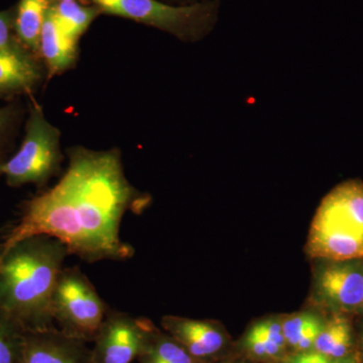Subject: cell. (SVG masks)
I'll return each mask as SVG.
<instances>
[{"mask_svg": "<svg viewBox=\"0 0 363 363\" xmlns=\"http://www.w3.org/2000/svg\"><path fill=\"white\" fill-rule=\"evenodd\" d=\"M149 203L124 175L118 150L75 147L69 150L68 169L59 183L23 203L20 220L0 250L45 234L87 262L128 260L135 248L121 240V221L126 212L138 213Z\"/></svg>", "mask_w": 363, "mask_h": 363, "instance_id": "6da1fadb", "label": "cell"}, {"mask_svg": "<svg viewBox=\"0 0 363 363\" xmlns=\"http://www.w3.org/2000/svg\"><path fill=\"white\" fill-rule=\"evenodd\" d=\"M70 255L62 241L45 234L0 250V308L26 331L55 327L52 293Z\"/></svg>", "mask_w": 363, "mask_h": 363, "instance_id": "7a4b0ae2", "label": "cell"}, {"mask_svg": "<svg viewBox=\"0 0 363 363\" xmlns=\"http://www.w3.org/2000/svg\"><path fill=\"white\" fill-rule=\"evenodd\" d=\"M313 259H363V182L344 181L318 207L307 240Z\"/></svg>", "mask_w": 363, "mask_h": 363, "instance_id": "3957f363", "label": "cell"}, {"mask_svg": "<svg viewBox=\"0 0 363 363\" xmlns=\"http://www.w3.org/2000/svg\"><path fill=\"white\" fill-rule=\"evenodd\" d=\"M100 11L130 18L171 33L183 42L206 38L216 26L220 0L174 6L159 0H86Z\"/></svg>", "mask_w": 363, "mask_h": 363, "instance_id": "277c9868", "label": "cell"}, {"mask_svg": "<svg viewBox=\"0 0 363 363\" xmlns=\"http://www.w3.org/2000/svg\"><path fill=\"white\" fill-rule=\"evenodd\" d=\"M52 316L59 330L93 342L111 308L78 267H63L52 297Z\"/></svg>", "mask_w": 363, "mask_h": 363, "instance_id": "5b68a950", "label": "cell"}, {"mask_svg": "<svg viewBox=\"0 0 363 363\" xmlns=\"http://www.w3.org/2000/svg\"><path fill=\"white\" fill-rule=\"evenodd\" d=\"M26 128L21 149L11 159L4 162L2 173L11 187L30 183L43 187L61 169L60 133L48 123L39 105L30 108Z\"/></svg>", "mask_w": 363, "mask_h": 363, "instance_id": "8992f818", "label": "cell"}, {"mask_svg": "<svg viewBox=\"0 0 363 363\" xmlns=\"http://www.w3.org/2000/svg\"><path fill=\"white\" fill-rule=\"evenodd\" d=\"M311 300L330 314H357L363 301V259H316Z\"/></svg>", "mask_w": 363, "mask_h": 363, "instance_id": "52a82bcc", "label": "cell"}, {"mask_svg": "<svg viewBox=\"0 0 363 363\" xmlns=\"http://www.w3.org/2000/svg\"><path fill=\"white\" fill-rule=\"evenodd\" d=\"M152 322L109 310L92 348L94 363H131L138 359Z\"/></svg>", "mask_w": 363, "mask_h": 363, "instance_id": "ba28073f", "label": "cell"}, {"mask_svg": "<svg viewBox=\"0 0 363 363\" xmlns=\"http://www.w3.org/2000/svg\"><path fill=\"white\" fill-rule=\"evenodd\" d=\"M166 331L198 362L208 363L225 350L228 337L223 327L211 320L167 315L161 320Z\"/></svg>", "mask_w": 363, "mask_h": 363, "instance_id": "9c48e42d", "label": "cell"}, {"mask_svg": "<svg viewBox=\"0 0 363 363\" xmlns=\"http://www.w3.org/2000/svg\"><path fill=\"white\" fill-rule=\"evenodd\" d=\"M21 363H94V359L87 342L52 327L26 331Z\"/></svg>", "mask_w": 363, "mask_h": 363, "instance_id": "30bf717a", "label": "cell"}, {"mask_svg": "<svg viewBox=\"0 0 363 363\" xmlns=\"http://www.w3.org/2000/svg\"><path fill=\"white\" fill-rule=\"evenodd\" d=\"M43 79V67L37 55L23 45L0 50V96L32 92Z\"/></svg>", "mask_w": 363, "mask_h": 363, "instance_id": "8fae6325", "label": "cell"}, {"mask_svg": "<svg viewBox=\"0 0 363 363\" xmlns=\"http://www.w3.org/2000/svg\"><path fill=\"white\" fill-rule=\"evenodd\" d=\"M78 40L62 28L51 6L43 26L39 50L51 75L74 66L78 56Z\"/></svg>", "mask_w": 363, "mask_h": 363, "instance_id": "7c38bea8", "label": "cell"}, {"mask_svg": "<svg viewBox=\"0 0 363 363\" xmlns=\"http://www.w3.org/2000/svg\"><path fill=\"white\" fill-rule=\"evenodd\" d=\"M51 0H21L14 13V33L28 51L39 55L40 33Z\"/></svg>", "mask_w": 363, "mask_h": 363, "instance_id": "4fadbf2b", "label": "cell"}, {"mask_svg": "<svg viewBox=\"0 0 363 363\" xmlns=\"http://www.w3.org/2000/svg\"><path fill=\"white\" fill-rule=\"evenodd\" d=\"M288 347L295 353L314 350L315 343L323 329L325 319L316 312L304 311L281 316Z\"/></svg>", "mask_w": 363, "mask_h": 363, "instance_id": "5bb4252c", "label": "cell"}, {"mask_svg": "<svg viewBox=\"0 0 363 363\" xmlns=\"http://www.w3.org/2000/svg\"><path fill=\"white\" fill-rule=\"evenodd\" d=\"M353 330L350 315L330 314L325 319L323 329L318 336L314 350L332 358L353 355Z\"/></svg>", "mask_w": 363, "mask_h": 363, "instance_id": "9a60e30c", "label": "cell"}, {"mask_svg": "<svg viewBox=\"0 0 363 363\" xmlns=\"http://www.w3.org/2000/svg\"><path fill=\"white\" fill-rule=\"evenodd\" d=\"M140 363H201L193 357L178 341L154 323L138 357Z\"/></svg>", "mask_w": 363, "mask_h": 363, "instance_id": "2e32d148", "label": "cell"}, {"mask_svg": "<svg viewBox=\"0 0 363 363\" xmlns=\"http://www.w3.org/2000/svg\"><path fill=\"white\" fill-rule=\"evenodd\" d=\"M60 25L75 39L83 35L101 11L95 6H83L75 1H59L52 4Z\"/></svg>", "mask_w": 363, "mask_h": 363, "instance_id": "e0dca14e", "label": "cell"}, {"mask_svg": "<svg viewBox=\"0 0 363 363\" xmlns=\"http://www.w3.org/2000/svg\"><path fill=\"white\" fill-rule=\"evenodd\" d=\"M26 330L0 308V363L23 362Z\"/></svg>", "mask_w": 363, "mask_h": 363, "instance_id": "ac0fdd59", "label": "cell"}, {"mask_svg": "<svg viewBox=\"0 0 363 363\" xmlns=\"http://www.w3.org/2000/svg\"><path fill=\"white\" fill-rule=\"evenodd\" d=\"M242 347L248 354L257 359H278L284 357L286 350L271 340L264 333L257 322L253 323L245 333L242 340Z\"/></svg>", "mask_w": 363, "mask_h": 363, "instance_id": "d6986e66", "label": "cell"}, {"mask_svg": "<svg viewBox=\"0 0 363 363\" xmlns=\"http://www.w3.org/2000/svg\"><path fill=\"white\" fill-rule=\"evenodd\" d=\"M23 45L14 33V13H0V50H11Z\"/></svg>", "mask_w": 363, "mask_h": 363, "instance_id": "ffe728a7", "label": "cell"}, {"mask_svg": "<svg viewBox=\"0 0 363 363\" xmlns=\"http://www.w3.org/2000/svg\"><path fill=\"white\" fill-rule=\"evenodd\" d=\"M16 116V111L11 107L0 108V162H4L2 161V155L9 136L13 131Z\"/></svg>", "mask_w": 363, "mask_h": 363, "instance_id": "44dd1931", "label": "cell"}, {"mask_svg": "<svg viewBox=\"0 0 363 363\" xmlns=\"http://www.w3.org/2000/svg\"><path fill=\"white\" fill-rule=\"evenodd\" d=\"M315 363H357L355 355L343 358H332L315 351Z\"/></svg>", "mask_w": 363, "mask_h": 363, "instance_id": "7402d4cb", "label": "cell"}, {"mask_svg": "<svg viewBox=\"0 0 363 363\" xmlns=\"http://www.w3.org/2000/svg\"><path fill=\"white\" fill-rule=\"evenodd\" d=\"M357 315H360V316L363 317V301L362 303V306H360L359 310H358Z\"/></svg>", "mask_w": 363, "mask_h": 363, "instance_id": "603a6c76", "label": "cell"}, {"mask_svg": "<svg viewBox=\"0 0 363 363\" xmlns=\"http://www.w3.org/2000/svg\"><path fill=\"white\" fill-rule=\"evenodd\" d=\"M221 363H245V362H241V360H228V362H223Z\"/></svg>", "mask_w": 363, "mask_h": 363, "instance_id": "cb8c5ba5", "label": "cell"}, {"mask_svg": "<svg viewBox=\"0 0 363 363\" xmlns=\"http://www.w3.org/2000/svg\"><path fill=\"white\" fill-rule=\"evenodd\" d=\"M2 164H4V162H0V176L4 175V173H2Z\"/></svg>", "mask_w": 363, "mask_h": 363, "instance_id": "d4e9b609", "label": "cell"}, {"mask_svg": "<svg viewBox=\"0 0 363 363\" xmlns=\"http://www.w3.org/2000/svg\"><path fill=\"white\" fill-rule=\"evenodd\" d=\"M360 341H362V351H363V331L362 333V338H360Z\"/></svg>", "mask_w": 363, "mask_h": 363, "instance_id": "484cf974", "label": "cell"}, {"mask_svg": "<svg viewBox=\"0 0 363 363\" xmlns=\"http://www.w3.org/2000/svg\"><path fill=\"white\" fill-rule=\"evenodd\" d=\"M60 1H74V0H60Z\"/></svg>", "mask_w": 363, "mask_h": 363, "instance_id": "4316f807", "label": "cell"}]
</instances>
